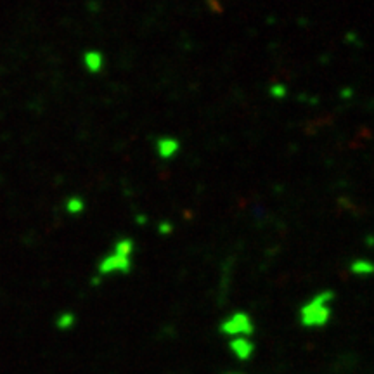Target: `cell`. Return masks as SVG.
Here are the masks:
<instances>
[{"mask_svg": "<svg viewBox=\"0 0 374 374\" xmlns=\"http://www.w3.org/2000/svg\"><path fill=\"white\" fill-rule=\"evenodd\" d=\"M64 208H66V212L71 213V215H78V213H82L85 210V201L80 196H71V198H68L66 203H64Z\"/></svg>", "mask_w": 374, "mask_h": 374, "instance_id": "10", "label": "cell"}, {"mask_svg": "<svg viewBox=\"0 0 374 374\" xmlns=\"http://www.w3.org/2000/svg\"><path fill=\"white\" fill-rule=\"evenodd\" d=\"M229 350H231L236 359L245 362V360H249L255 356V343L251 341V338H231L229 340Z\"/></svg>", "mask_w": 374, "mask_h": 374, "instance_id": "4", "label": "cell"}, {"mask_svg": "<svg viewBox=\"0 0 374 374\" xmlns=\"http://www.w3.org/2000/svg\"><path fill=\"white\" fill-rule=\"evenodd\" d=\"M158 231H160V234H162V236H166V234H170V232L173 231V227H172V224H170V222H162V224H160V227H158Z\"/></svg>", "mask_w": 374, "mask_h": 374, "instance_id": "12", "label": "cell"}, {"mask_svg": "<svg viewBox=\"0 0 374 374\" xmlns=\"http://www.w3.org/2000/svg\"><path fill=\"white\" fill-rule=\"evenodd\" d=\"M227 374H238V373H227Z\"/></svg>", "mask_w": 374, "mask_h": 374, "instance_id": "14", "label": "cell"}, {"mask_svg": "<svg viewBox=\"0 0 374 374\" xmlns=\"http://www.w3.org/2000/svg\"><path fill=\"white\" fill-rule=\"evenodd\" d=\"M130 271H132V260L127 257H120L116 253L106 255L97 264V275L99 277L110 274H130Z\"/></svg>", "mask_w": 374, "mask_h": 374, "instance_id": "3", "label": "cell"}, {"mask_svg": "<svg viewBox=\"0 0 374 374\" xmlns=\"http://www.w3.org/2000/svg\"><path fill=\"white\" fill-rule=\"evenodd\" d=\"M334 291L324 290L316 293L310 300L305 301L300 307V324L307 329H317L324 327L333 317V307L331 303L334 301Z\"/></svg>", "mask_w": 374, "mask_h": 374, "instance_id": "1", "label": "cell"}, {"mask_svg": "<svg viewBox=\"0 0 374 374\" xmlns=\"http://www.w3.org/2000/svg\"><path fill=\"white\" fill-rule=\"evenodd\" d=\"M113 253L120 255V257H127L130 258L134 253V249H136V242H134L132 238H120L113 246Z\"/></svg>", "mask_w": 374, "mask_h": 374, "instance_id": "7", "label": "cell"}, {"mask_svg": "<svg viewBox=\"0 0 374 374\" xmlns=\"http://www.w3.org/2000/svg\"><path fill=\"white\" fill-rule=\"evenodd\" d=\"M75 326V316L71 312H62L55 317V327L59 331H70Z\"/></svg>", "mask_w": 374, "mask_h": 374, "instance_id": "9", "label": "cell"}, {"mask_svg": "<svg viewBox=\"0 0 374 374\" xmlns=\"http://www.w3.org/2000/svg\"><path fill=\"white\" fill-rule=\"evenodd\" d=\"M180 149V142L173 137H160L156 140V151H158L160 158L163 160H170L173 158Z\"/></svg>", "mask_w": 374, "mask_h": 374, "instance_id": "5", "label": "cell"}, {"mask_svg": "<svg viewBox=\"0 0 374 374\" xmlns=\"http://www.w3.org/2000/svg\"><path fill=\"white\" fill-rule=\"evenodd\" d=\"M221 333L229 338H238V336L249 338L255 333L253 319H251L249 314H246V312L242 310L234 312V314H231L227 319L222 321Z\"/></svg>", "mask_w": 374, "mask_h": 374, "instance_id": "2", "label": "cell"}, {"mask_svg": "<svg viewBox=\"0 0 374 374\" xmlns=\"http://www.w3.org/2000/svg\"><path fill=\"white\" fill-rule=\"evenodd\" d=\"M350 272L353 275H371L373 274V264L369 260H353L350 264Z\"/></svg>", "mask_w": 374, "mask_h": 374, "instance_id": "8", "label": "cell"}, {"mask_svg": "<svg viewBox=\"0 0 374 374\" xmlns=\"http://www.w3.org/2000/svg\"><path fill=\"white\" fill-rule=\"evenodd\" d=\"M137 224H146V216H137Z\"/></svg>", "mask_w": 374, "mask_h": 374, "instance_id": "13", "label": "cell"}, {"mask_svg": "<svg viewBox=\"0 0 374 374\" xmlns=\"http://www.w3.org/2000/svg\"><path fill=\"white\" fill-rule=\"evenodd\" d=\"M84 64L90 73H99L104 66V55L97 51H87L84 54Z\"/></svg>", "mask_w": 374, "mask_h": 374, "instance_id": "6", "label": "cell"}, {"mask_svg": "<svg viewBox=\"0 0 374 374\" xmlns=\"http://www.w3.org/2000/svg\"><path fill=\"white\" fill-rule=\"evenodd\" d=\"M271 96L277 97V99H283V97H286V87L283 84H274L271 87Z\"/></svg>", "mask_w": 374, "mask_h": 374, "instance_id": "11", "label": "cell"}]
</instances>
